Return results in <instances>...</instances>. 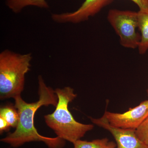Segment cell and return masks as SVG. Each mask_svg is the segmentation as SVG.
<instances>
[{"label":"cell","instance_id":"1","mask_svg":"<svg viewBox=\"0 0 148 148\" xmlns=\"http://www.w3.org/2000/svg\"><path fill=\"white\" fill-rule=\"evenodd\" d=\"M38 101L33 103H27L23 100L21 95L14 98V107L18 112L19 120L16 129L9 133L1 141L17 148L27 143L42 142L49 148H63L66 141L58 137L50 138L40 135L35 127L34 119L35 113L42 106L52 105L56 107L58 98L55 90L47 86L42 77L39 76Z\"/></svg>","mask_w":148,"mask_h":148},{"label":"cell","instance_id":"2","mask_svg":"<svg viewBox=\"0 0 148 148\" xmlns=\"http://www.w3.org/2000/svg\"><path fill=\"white\" fill-rule=\"evenodd\" d=\"M72 88L65 87L55 90L58 103L52 113L44 116L49 127L57 137L73 144L84 137L86 132L94 127L92 124H83L75 120L69 110V103L76 98L77 95Z\"/></svg>","mask_w":148,"mask_h":148},{"label":"cell","instance_id":"3","mask_svg":"<svg viewBox=\"0 0 148 148\" xmlns=\"http://www.w3.org/2000/svg\"><path fill=\"white\" fill-rule=\"evenodd\" d=\"M31 53L21 54L5 50L0 53V98H14L24 89L25 75L32 60Z\"/></svg>","mask_w":148,"mask_h":148},{"label":"cell","instance_id":"4","mask_svg":"<svg viewBox=\"0 0 148 148\" xmlns=\"http://www.w3.org/2000/svg\"><path fill=\"white\" fill-rule=\"evenodd\" d=\"M107 19L119 38L120 43L126 48H138L140 40L138 12L111 9Z\"/></svg>","mask_w":148,"mask_h":148},{"label":"cell","instance_id":"5","mask_svg":"<svg viewBox=\"0 0 148 148\" xmlns=\"http://www.w3.org/2000/svg\"><path fill=\"white\" fill-rule=\"evenodd\" d=\"M104 114L113 127L135 130L148 117V100L123 113L106 111Z\"/></svg>","mask_w":148,"mask_h":148},{"label":"cell","instance_id":"6","mask_svg":"<svg viewBox=\"0 0 148 148\" xmlns=\"http://www.w3.org/2000/svg\"><path fill=\"white\" fill-rule=\"evenodd\" d=\"M114 0H85L81 6L73 12L53 14L52 19L56 23L77 24L95 16Z\"/></svg>","mask_w":148,"mask_h":148},{"label":"cell","instance_id":"7","mask_svg":"<svg viewBox=\"0 0 148 148\" xmlns=\"http://www.w3.org/2000/svg\"><path fill=\"white\" fill-rule=\"evenodd\" d=\"M92 123L108 130L113 136L116 148H148L138 138L135 130L124 129L110 125L105 115L98 119L89 117Z\"/></svg>","mask_w":148,"mask_h":148},{"label":"cell","instance_id":"8","mask_svg":"<svg viewBox=\"0 0 148 148\" xmlns=\"http://www.w3.org/2000/svg\"><path fill=\"white\" fill-rule=\"evenodd\" d=\"M138 13V30L141 36L138 48L140 54H144L148 50V9H140Z\"/></svg>","mask_w":148,"mask_h":148},{"label":"cell","instance_id":"9","mask_svg":"<svg viewBox=\"0 0 148 148\" xmlns=\"http://www.w3.org/2000/svg\"><path fill=\"white\" fill-rule=\"evenodd\" d=\"M9 8L14 13H18L27 6H33L40 8H48L49 5L45 0H6Z\"/></svg>","mask_w":148,"mask_h":148},{"label":"cell","instance_id":"10","mask_svg":"<svg viewBox=\"0 0 148 148\" xmlns=\"http://www.w3.org/2000/svg\"><path fill=\"white\" fill-rule=\"evenodd\" d=\"M0 117L7 122L11 127L16 128L19 120V116L15 107L11 106H5L0 109Z\"/></svg>","mask_w":148,"mask_h":148},{"label":"cell","instance_id":"11","mask_svg":"<svg viewBox=\"0 0 148 148\" xmlns=\"http://www.w3.org/2000/svg\"><path fill=\"white\" fill-rule=\"evenodd\" d=\"M109 140L107 138L91 141L79 140L73 143V148H106Z\"/></svg>","mask_w":148,"mask_h":148},{"label":"cell","instance_id":"12","mask_svg":"<svg viewBox=\"0 0 148 148\" xmlns=\"http://www.w3.org/2000/svg\"><path fill=\"white\" fill-rule=\"evenodd\" d=\"M136 135L148 148V117L136 130Z\"/></svg>","mask_w":148,"mask_h":148},{"label":"cell","instance_id":"13","mask_svg":"<svg viewBox=\"0 0 148 148\" xmlns=\"http://www.w3.org/2000/svg\"><path fill=\"white\" fill-rule=\"evenodd\" d=\"M10 127V125L5 120L0 117V132L1 134L5 131H8Z\"/></svg>","mask_w":148,"mask_h":148},{"label":"cell","instance_id":"14","mask_svg":"<svg viewBox=\"0 0 148 148\" xmlns=\"http://www.w3.org/2000/svg\"><path fill=\"white\" fill-rule=\"evenodd\" d=\"M138 5L140 9H148V0H130Z\"/></svg>","mask_w":148,"mask_h":148},{"label":"cell","instance_id":"15","mask_svg":"<svg viewBox=\"0 0 148 148\" xmlns=\"http://www.w3.org/2000/svg\"><path fill=\"white\" fill-rule=\"evenodd\" d=\"M116 144L113 141H109L106 148H116Z\"/></svg>","mask_w":148,"mask_h":148},{"label":"cell","instance_id":"16","mask_svg":"<svg viewBox=\"0 0 148 148\" xmlns=\"http://www.w3.org/2000/svg\"><path fill=\"white\" fill-rule=\"evenodd\" d=\"M147 95L148 96V89H147Z\"/></svg>","mask_w":148,"mask_h":148}]
</instances>
